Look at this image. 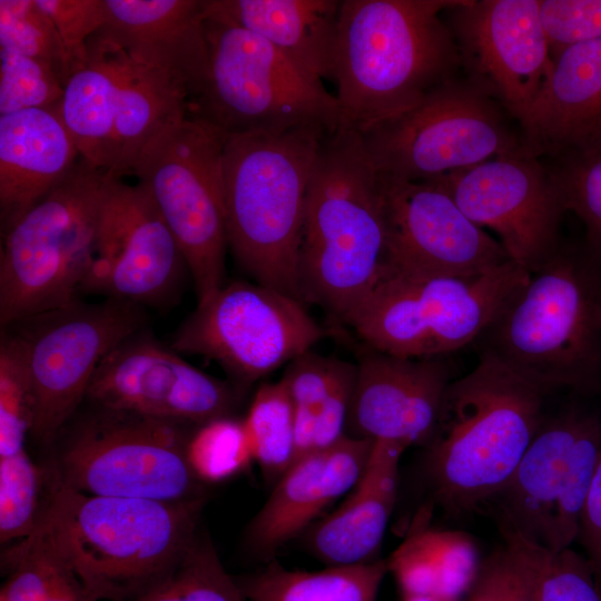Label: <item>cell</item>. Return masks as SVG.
Masks as SVG:
<instances>
[{"instance_id": "1", "label": "cell", "mask_w": 601, "mask_h": 601, "mask_svg": "<svg viewBox=\"0 0 601 601\" xmlns=\"http://www.w3.org/2000/svg\"><path fill=\"white\" fill-rule=\"evenodd\" d=\"M45 472V508L35 531L70 565L89 601L138 599L175 568L200 530L207 499L90 495Z\"/></svg>"}, {"instance_id": "2", "label": "cell", "mask_w": 601, "mask_h": 601, "mask_svg": "<svg viewBox=\"0 0 601 601\" xmlns=\"http://www.w3.org/2000/svg\"><path fill=\"white\" fill-rule=\"evenodd\" d=\"M456 0H344L333 78L342 125L365 132L455 78L461 66L441 13Z\"/></svg>"}, {"instance_id": "3", "label": "cell", "mask_w": 601, "mask_h": 601, "mask_svg": "<svg viewBox=\"0 0 601 601\" xmlns=\"http://www.w3.org/2000/svg\"><path fill=\"white\" fill-rule=\"evenodd\" d=\"M383 185L356 129L325 134L313 165L298 253L304 303L345 323L385 260Z\"/></svg>"}, {"instance_id": "4", "label": "cell", "mask_w": 601, "mask_h": 601, "mask_svg": "<svg viewBox=\"0 0 601 601\" xmlns=\"http://www.w3.org/2000/svg\"><path fill=\"white\" fill-rule=\"evenodd\" d=\"M545 393L601 395V266L562 246L502 304L474 342Z\"/></svg>"}, {"instance_id": "5", "label": "cell", "mask_w": 601, "mask_h": 601, "mask_svg": "<svg viewBox=\"0 0 601 601\" xmlns=\"http://www.w3.org/2000/svg\"><path fill=\"white\" fill-rule=\"evenodd\" d=\"M327 132L304 127L224 135L227 244L256 283L300 302L298 253L305 199Z\"/></svg>"}, {"instance_id": "6", "label": "cell", "mask_w": 601, "mask_h": 601, "mask_svg": "<svg viewBox=\"0 0 601 601\" xmlns=\"http://www.w3.org/2000/svg\"><path fill=\"white\" fill-rule=\"evenodd\" d=\"M546 395L487 356L449 384L426 444L427 472L444 505L471 510L501 493L545 418Z\"/></svg>"}, {"instance_id": "7", "label": "cell", "mask_w": 601, "mask_h": 601, "mask_svg": "<svg viewBox=\"0 0 601 601\" xmlns=\"http://www.w3.org/2000/svg\"><path fill=\"white\" fill-rule=\"evenodd\" d=\"M111 176L80 157L59 186L2 234V328L77 299L93 260Z\"/></svg>"}, {"instance_id": "8", "label": "cell", "mask_w": 601, "mask_h": 601, "mask_svg": "<svg viewBox=\"0 0 601 601\" xmlns=\"http://www.w3.org/2000/svg\"><path fill=\"white\" fill-rule=\"evenodd\" d=\"M209 75L188 115L223 135L342 125L335 95L265 39L210 11L205 14Z\"/></svg>"}, {"instance_id": "9", "label": "cell", "mask_w": 601, "mask_h": 601, "mask_svg": "<svg viewBox=\"0 0 601 601\" xmlns=\"http://www.w3.org/2000/svg\"><path fill=\"white\" fill-rule=\"evenodd\" d=\"M41 462L60 484L90 495L184 502L207 499L187 457L193 426L91 405Z\"/></svg>"}, {"instance_id": "10", "label": "cell", "mask_w": 601, "mask_h": 601, "mask_svg": "<svg viewBox=\"0 0 601 601\" xmlns=\"http://www.w3.org/2000/svg\"><path fill=\"white\" fill-rule=\"evenodd\" d=\"M529 277L513 262L473 277L421 274L383 264L345 324L378 352L405 358L444 357L474 344Z\"/></svg>"}, {"instance_id": "11", "label": "cell", "mask_w": 601, "mask_h": 601, "mask_svg": "<svg viewBox=\"0 0 601 601\" xmlns=\"http://www.w3.org/2000/svg\"><path fill=\"white\" fill-rule=\"evenodd\" d=\"M223 148V134L187 114L146 144L131 170L183 254L198 305L224 285Z\"/></svg>"}, {"instance_id": "12", "label": "cell", "mask_w": 601, "mask_h": 601, "mask_svg": "<svg viewBox=\"0 0 601 601\" xmlns=\"http://www.w3.org/2000/svg\"><path fill=\"white\" fill-rule=\"evenodd\" d=\"M501 105L456 77L401 116L361 132L385 180H433L522 147ZM510 116V115H509Z\"/></svg>"}, {"instance_id": "13", "label": "cell", "mask_w": 601, "mask_h": 601, "mask_svg": "<svg viewBox=\"0 0 601 601\" xmlns=\"http://www.w3.org/2000/svg\"><path fill=\"white\" fill-rule=\"evenodd\" d=\"M144 321L141 306L106 298L95 304L76 299L13 324L24 343L35 398L30 436L40 446L53 444L85 403L104 357L138 333Z\"/></svg>"}, {"instance_id": "14", "label": "cell", "mask_w": 601, "mask_h": 601, "mask_svg": "<svg viewBox=\"0 0 601 601\" xmlns=\"http://www.w3.org/2000/svg\"><path fill=\"white\" fill-rule=\"evenodd\" d=\"M324 336L303 302L256 282L235 280L197 305L171 348L215 361L246 386L311 351Z\"/></svg>"}, {"instance_id": "15", "label": "cell", "mask_w": 601, "mask_h": 601, "mask_svg": "<svg viewBox=\"0 0 601 601\" xmlns=\"http://www.w3.org/2000/svg\"><path fill=\"white\" fill-rule=\"evenodd\" d=\"M433 180L470 220L495 233L510 259L529 274L560 249V193L548 166L522 147Z\"/></svg>"}, {"instance_id": "16", "label": "cell", "mask_w": 601, "mask_h": 601, "mask_svg": "<svg viewBox=\"0 0 601 601\" xmlns=\"http://www.w3.org/2000/svg\"><path fill=\"white\" fill-rule=\"evenodd\" d=\"M445 12L466 79L519 124L554 67L540 0H456Z\"/></svg>"}, {"instance_id": "17", "label": "cell", "mask_w": 601, "mask_h": 601, "mask_svg": "<svg viewBox=\"0 0 601 601\" xmlns=\"http://www.w3.org/2000/svg\"><path fill=\"white\" fill-rule=\"evenodd\" d=\"M183 254L146 191L111 176L96 249L81 292L139 306L157 305L177 290Z\"/></svg>"}, {"instance_id": "18", "label": "cell", "mask_w": 601, "mask_h": 601, "mask_svg": "<svg viewBox=\"0 0 601 601\" xmlns=\"http://www.w3.org/2000/svg\"><path fill=\"white\" fill-rule=\"evenodd\" d=\"M237 390L141 334L111 349L86 395L91 405L200 426L230 416Z\"/></svg>"}, {"instance_id": "19", "label": "cell", "mask_w": 601, "mask_h": 601, "mask_svg": "<svg viewBox=\"0 0 601 601\" xmlns=\"http://www.w3.org/2000/svg\"><path fill=\"white\" fill-rule=\"evenodd\" d=\"M381 180L384 264L421 274L473 277L512 262L499 240L470 220L437 180Z\"/></svg>"}, {"instance_id": "20", "label": "cell", "mask_w": 601, "mask_h": 601, "mask_svg": "<svg viewBox=\"0 0 601 601\" xmlns=\"http://www.w3.org/2000/svg\"><path fill=\"white\" fill-rule=\"evenodd\" d=\"M356 366L346 435L426 445L452 382L444 357L405 358L366 346Z\"/></svg>"}, {"instance_id": "21", "label": "cell", "mask_w": 601, "mask_h": 601, "mask_svg": "<svg viewBox=\"0 0 601 601\" xmlns=\"http://www.w3.org/2000/svg\"><path fill=\"white\" fill-rule=\"evenodd\" d=\"M374 441L345 435L335 444L297 457L275 482L249 522L245 543L253 554L270 559L305 533L322 514L362 477Z\"/></svg>"}, {"instance_id": "22", "label": "cell", "mask_w": 601, "mask_h": 601, "mask_svg": "<svg viewBox=\"0 0 601 601\" xmlns=\"http://www.w3.org/2000/svg\"><path fill=\"white\" fill-rule=\"evenodd\" d=\"M102 36L134 60L166 72L188 95L209 75L206 0H105Z\"/></svg>"}, {"instance_id": "23", "label": "cell", "mask_w": 601, "mask_h": 601, "mask_svg": "<svg viewBox=\"0 0 601 601\" xmlns=\"http://www.w3.org/2000/svg\"><path fill=\"white\" fill-rule=\"evenodd\" d=\"M522 148L539 158L601 147V39L566 48L519 122Z\"/></svg>"}, {"instance_id": "24", "label": "cell", "mask_w": 601, "mask_h": 601, "mask_svg": "<svg viewBox=\"0 0 601 601\" xmlns=\"http://www.w3.org/2000/svg\"><path fill=\"white\" fill-rule=\"evenodd\" d=\"M59 106L0 116L2 234L59 186L80 159Z\"/></svg>"}, {"instance_id": "25", "label": "cell", "mask_w": 601, "mask_h": 601, "mask_svg": "<svg viewBox=\"0 0 601 601\" xmlns=\"http://www.w3.org/2000/svg\"><path fill=\"white\" fill-rule=\"evenodd\" d=\"M406 447L374 441L367 466L345 500L305 532L309 553L329 565H352L377 560L393 512L400 460Z\"/></svg>"}, {"instance_id": "26", "label": "cell", "mask_w": 601, "mask_h": 601, "mask_svg": "<svg viewBox=\"0 0 601 601\" xmlns=\"http://www.w3.org/2000/svg\"><path fill=\"white\" fill-rule=\"evenodd\" d=\"M342 1L207 0V8L259 36L299 68L333 78Z\"/></svg>"}, {"instance_id": "27", "label": "cell", "mask_w": 601, "mask_h": 601, "mask_svg": "<svg viewBox=\"0 0 601 601\" xmlns=\"http://www.w3.org/2000/svg\"><path fill=\"white\" fill-rule=\"evenodd\" d=\"M588 412L569 408L541 427L497 495L504 524L543 544L569 459Z\"/></svg>"}, {"instance_id": "28", "label": "cell", "mask_w": 601, "mask_h": 601, "mask_svg": "<svg viewBox=\"0 0 601 601\" xmlns=\"http://www.w3.org/2000/svg\"><path fill=\"white\" fill-rule=\"evenodd\" d=\"M87 60L68 80L59 106L80 157L112 174L116 162V97L121 48L97 32L87 42Z\"/></svg>"}, {"instance_id": "29", "label": "cell", "mask_w": 601, "mask_h": 601, "mask_svg": "<svg viewBox=\"0 0 601 601\" xmlns=\"http://www.w3.org/2000/svg\"><path fill=\"white\" fill-rule=\"evenodd\" d=\"M121 50L112 171L119 178L131 173L138 155L157 132L188 114V95L170 76Z\"/></svg>"}, {"instance_id": "30", "label": "cell", "mask_w": 601, "mask_h": 601, "mask_svg": "<svg viewBox=\"0 0 601 601\" xmlns=\"http://www.w3.org/2000/svg\"><path fill=\"white\" fill-rule=\"evenodd\" d=\"M388 572L386 560L292 570L270 560L238 584L247 601H376Z\"/></svg>"}, {"instance_id": "31", "label": "cell", "mask_w": 601, "mask_h": 601, "mask_svg": "<svg viewBox=\"0 0 601 601\" xmlns=\"http://www.w3.org/2000/svg\"><path fill=\"white\" fill-rule=\"evenodd\" d=\"M2 563L9 575L0 601H89L77 574L39 531L4 552Z\"/></svg>"}, {"instance_id": "32", "label": "cell", "mask_w": 601, "mask_h": 601, "mask_svg": "<svg viewBox=\"0 0 601 601\" xmlns=\"http://www.w3.org/2000/svg\"><path fill=\"white\" fill-rule=\"evenodd\" d=\"M502 534L538 601H601V587L585 556L571 548L554 551L504 524Z\"/></svg>"}, {"instance_id": "33", "label": "cell", "mask_w": 601, "mask_h": 601, "mask_svg": "<svg viewBox=\"0 0 601 601\" xmlns=\"http://www.w3.org/2000/svg\"><path fill=\"white\" fill-rule=\"evenodd\" d=\"M243 424L254 462L275 483L296 456L294 406L282 380L258 387Z\"/></svg>"}, {"instance_id": "34", "label": "cell", "mask_w": 601, "mask_h": 601, "mask_svg": "<svg viewBox=\"0 0 601 601\" xmlns=\"http://www.w3.org/2000/svg\"><path fill=\"white\" fill-rule=\"evenodd\" d=\"M134 601H245L207 534L200 530L175 568Z\"/></svg>"}, {"instance_id": "35", "label": "cell", "mask_w": 601, "mask_h": 601, "mask_svg": "<svg viewBox=\"0 0 601 601\" xmlns=\"http://www.w3.org/2000/svg\"><path fill=\"white\" fill-rule=\"evenodd\" d=\"M600 454L601 420L588 413L572 449L543 545L560 551L577 541Z\"/></svg>"}, {"instance_id": "36", "label": "cell", "mask_w": 601, "mask_h": 601, "mask_svg": "<svg viewBox=\"0 0 601 601\" xmlns=\"http://www.w3.org/2000/svg\"><path fill=\"white\" fill-rule=\"evenodd\" d=\"M0 47L14 49L49 67L63 89L80 65L55 23L36 0H0Z\"/></svg>"}, {"instance_id": "37", "label": "cell", "mask_w": 601, "mask_h": 601, "mask_svg": "<svg viewBox=\"0 0 601 601\" xmlns=\"http://www.w3.org/2000/svg\"><path fill=\"white\" fill-rule=\"evenodd\" d=\"M355 365L312 351L289 362L280 380L294 406L295 460L313 451L316 416L337 383Z\"/></svg>"}, {"instance_id": "38", "label": "cell", "mask_w": 601, "mask_h": 601, "mask_svg": "<svg viewBox=\"0 0 601 601\" xmlns=\"http://www.w3.org/2000/svg\"><path fill=\"white\" fill-rule=\"evenodd\" d=\"M35 420V398L26 347L18 333L3 329L0 341V457L26 450Z\"/></svg>"}, {"instance_id": "39", "label": "cell", "mask_w": 601, "mask_h": 601, "mask_svg": "<svg viewBox=\"0 0 601 601\" xmlns=\"http://www.w3.org/2000/svg\"><path fill=\"white\" fill-rule=\"evenodd\" d=\"M548 159L565 211L584 225L585 250L601 266V147Z\"/></svg>"}, {"instance_id": "40", "label": "cell", "mask_w": 601, "mask_h": 601, "mask_svg": "<svg viewBox=\"0 0 601 601\" xmlns=\"http://www.w3.org/2000/svg\"><path fill=\"white\" fill-rule=\"evenodd\" d=\"M46 472L27 450L0 457V541L18 542L35 532L46 501Z\"/></svg>"}, {"instance_id": "41", "label": "cell", "mask_w": 601, "mask_h": 601, "mask_svg": "<svg viewBox=\"0 0 601 601\" xmlns=\"http://www.w3.org/2000/svg\"><path fill=\"white\" fill-rule=\"evenodd\" d=\"M187 457L196 476L206 485L226 481L254 462L243 421L231 416L198 426L189 440Z\"/></svg>"}, {"instance_id": "42", "label": "cell", "mask_w": 601, "mask_h": 601, "mask_svg": "<svg viewBox=\"0 0 601 601\" xmlns=\"http://www.w3.org/2000/svg\"><path fill=\"white\" fill-rule=\"evenodd\" d=\"M63 87L42 62L14 49L0 47V116L36 108H55Z\"/></svg>"}, {"instance_id": "43", "label": "cell", "mask_w": 601, "mask_h": 601, "mask_svg": "<svg viewBox=\"0 0 601 601\" xmlns=\"http://www.w3.org/2000/svg\"><path fill=\"white\" fill-rule=\"evenodd\" d=\"M439 571V593L445 601L459 599L472 590L482 564L471 536L459 531H420Z\"/></svg>"}, {"instance_id": "44", "label": "cell", "mask_w": 601, "mask_h": 601, "mask_svg": "<svg viewBox=\"0 0 601 601\" xmlns=\"http://www.w3.org/2000/svg\"><path fill=\"white\" fill-rule=\"evenodd\" d=\"M553 59L566 48L601 39V0H540Z\"/></svg>"}, {"instance_id": "45", "label": "cell", "mask_w": 601, "mask_h": 601, "mask_svg": "<svg viewBox=\"0 0 601 601\" xmlns=\"http://www.w3.org/2000/svg\"><path fill=\"white\" fill-rule=\"evenodd\" d=\"M36 3L52 20L69 52L83 66L88 40L106 22L105 0H36Z\"/></svg>"}, {"instance_id": "46", "label": "cell", "mask_w": 601, "mask_h": 601, "mask_svg": "<svg viewBox=\"0 0 601 601\" xmlns=\"http://www.w3.org/2000/svg\"><path fill=\"white\" fill-rule=\"evenodd\" d=\"M386 562L402 597L437 595L439 571L420 531L411 534Z\"/></svg>"}, {"instance_id": "47", "label": "cell", "mask_w": 601, "mask_h": 601, "mask_svg": "<svg viewBox=\"0 0 601 601\" xmlns=\"http://www.w3.org/2000/svg\"><path fill=\"white\" fill-rule=\"evenodd\" d=\"M476 601H538L526 577L503 546L482 561L471 590Z\"/></svg>"}, {"instance_id": "48", "label": "cell", "mask_w": 601, "mask_h": 601, "mask_svg": "<svg viewBox=\"0 0 601 601\" xmlns=\"http://www.w3.org/2000/svg\"><path fill=\"white\" fill-rule=\"evenodd\" d=\"M601 587V454L580 521L578 539Z\"/></svg>"}, {"instance_id": "49", "label": "cell", "mask_w": 601, "mask_h": 601, "mask_svg": "<svg viewBox=\"0 0 601 601\" xmlns=\"http://www.w3.org/2000/svg\"><path fill=\"white\" fill-rule=\"evenodd\" d=\"M401 601H445L437 595H408L402 597Z\"/></svg>"}, {"instance_id": "50", "label": "cell", "mask_w": 601, "mask_h": 601, "mask_svg": "<svg viewBox=\"0 0 601 601\" xmlns=\"http://www.w3.org/2000/svg\"><path fill=\"white\" fill-rule=\"evenodd\" d=\"M470 601H476V600L470 599Z\"/></svg>"}]
</instances>
